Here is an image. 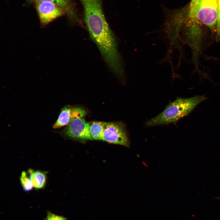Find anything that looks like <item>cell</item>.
<instances>
[{"label": "cell", "instance_id": "obj_1", "mask_svg": "<svg viewBox=\"0 0 220 220\" xmlns=\"http://www.w3.org/2000/svg\"><path fill=\"white\" fill-rule=\"evenodd\" d=\"M204 96H197L189 98L178 97L169 103L163 111L156 117L148 121V126L167 124L176 123L187 116L199 104L205 101Z\"/></svg>", "mask_w": 220, "mask_h": 220}, {"label": "cell", "instance_id": "obj_2", "mask_svg": "<svg viewBox=\"0 0 220 220\" xmlns=\"http://www.w3.org/2000/svg\"><path fill=\"white\" fill-rule=\"evenodd\" d=\"M218 0H199L196 18L199 21L208 27L214 32L217 25Z\"/></svg>", "mask_w": 220, "mask_h": 220}, {"label": "cell", "instance_id": "obj_5", "mask_svg": "<svg viewBox=\"0 0 220 220\" xmlns=\"http://www.w3.org/2000/svg\"><path fill=\"white\" fill-rule=\"evenodd\" d=\"M41 25L45 26L64 13L65 10L53 3L41 2L35 3Z\"/></svg>", "mask_w": 220, "mask_h": 220}, {"label": "cell", "instance_id": "obj_4", "mask_svg": "<svg viewBox=\"0 0 220 220\" xmlns=\"http://www.w3.org/2000/svg\"><path fill=\"white\" fill-rule=\"evenodd\" d=\"M90 127V124L82 117L75 118L59 133L68 138L82 141L92 140Z\"/></svg>", "mask_w": 220, "mask_h": 220}, {"label": "cell", "instance_id": "obj_14", "mask_svg": "<svg viewBox=\"0 0 220 220\" xmlns=\"http://www.w3.org/2000/svg\"><path fill=\"white\" fill-rule=\"evenodd\" d=\"M217 199L220 200V197H218L216 198Z\"/></svg>", "mask_w": 220, "mask_h": 220}, {"label": "cell", "instance_id": "obj_7", "mask_svg": "<svg viewBox=\"0 0 220 220\" xmlns=\"http://www.w3.org/2000/svg\"><path fill=\"white\" fill-rule=\"evenodd\" d=\"M27 172L35 189L38 190L45 188L47 182V171L29 168Z\"/></svg>", "mask_w": 220, "mask_h": 220}, {"label": "cell", "instance_id": "obj_6", "mask_svg": "<svg viewBox=\"0 0 220 220\" xmlns=\"http://www.w3.org/2000/svg\"><path fill=\"white\" fill-rule=\"evenodd\" d=\"M86 113L84 109L80 107L65 106L61 109L57 119L53 125V128L58 129L67 126L73 119L83 117Z\"/></svg>", "mask_w": 220, "mask_h": 220}, {"label": "cell", "instance_id": "obj_9", "mask_svg": "<svg viewBox=\"0 0 220 220\" xmlns=\"http://www.w3.org/2000/svg\"><path fill=\"white\" fill-rule=\"evenodd\" d=\"M19 180L20 184L24 192H30L34 188L32 181L27 171L23 170L22 171Z\"/></svg>", "mask_w": 220, "mask_h": 220}, {"label": "cell", "instance_id": "obj_8", "mask_svg": "<svg viewBox=\"0 0 220 220\" xmlns=\"http://www.w3.org/2000/svg\"><path fill=\"white\" fill-rule=\"evenodd\" d=\"M105 123L95 122L90 124V132L92 140H102Z\"/></svg>", "mask_w": 220, "mask_h": 220}, {"label": "cell", "instance_id": "obj_13", "mask_svg": "<svg viewBox=\"0 0 220 220\" xmlns=\"http://www.w3.org/2000/svg\"><path fill=\"white\" fill-rule=\"evenodd\" d=\"M45 220H66V218L57 215L48 211Z\"/></svg>", "mask_w": 220, "mask_h": 220}, {"label": "cell", "instance_id": "obj_11", "mask_svg": "<svg viewBox=\"0 0 220 220\" xmlns=\"http://www.w3.org/2000/svg\"><path fill=\"white\" fill-rule=\"evenodd\" d=\"M199 0H192L191 1L189 16L191 21H196L198 20L196 18V12L197 6Z\"/></svg>", "mask_w": 220, "mask_h": 220}, {"label": "cell", "instance_id": "obj_10", "mask_svg": "<svg viewBox=\"0 0 220 220\" xmlns=\"http://www.w3.org/2000/svg\"><path fill=\"white\" fill-rule=\"evenodd\" d=\"M35 3L41 2H49L54 3L58 6L68 10L71 8V0H30Z\"/></svg>", "mask_w": 220, "mask_h": 220}, {"label": "cell", "instance_id": "obj_3", "mask_svg": "<svg viewBox=\"0 0 220 220\" xmlns=\"http://www.w3.org/2000/svg\"><path fill=\"white\" fill-rule=\"evenodd\" d=\"M102 141L127 147L130 146L126 127L122 123L105 122Z\"/></svg>", "mask_w": 220, "mask_h": 220}, {"label": "cell", "instance_id": "obj_12", "mask_svg": "<svg viewBox=\"0 0 220 220\" xmlns=\"http://www.w3.org/2000/svg\"><path fill=\"white\" fill-rule=\"evenodd\" d=\"M217 41L220 40V0H218V16L216 27Z\"/></svg>", "mask_w": 220, "mask_h": 220}]
</instances>
